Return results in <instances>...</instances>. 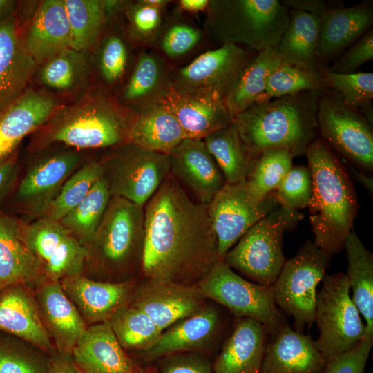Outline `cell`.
<instances>
[{
    "label": "cell",
    "instance_id": "6da1fadb",
    "mask_svg": "<svg viewBox=\"0 0 373 373\" xmlns=\"http://www.w3.org/2000/svg\"><path fill=\"white\" fill-rule=\"evenodd\" d=\"M144 209V277L198 285L220 261L207 205L189 198L170 173Z\"/></svg>",
    "mask_w": 373,
    "mask_h": 373
},
{
    "label": "cell",
    "instance_id": "7a4b0ae2",
    "mask_svg": "<svg viewBox=\"0 0 373 373\" xmlns=\"http://www.w3.org/2000/svg\"><path fill=\"white\" fill-rule=\"evenodd\" d=\"M305 155L312 182L307 207L313 242L332 256L344 248L354 229L358 209L356 194L345 166L320 137L309 144Z\"/></svg>",
    "mask_w": 373,
    "mask_h": 373
},
{
    "label": "cell",
    "instance_id": "3957f363",
    "mask_svg": "<svg viewBox=\"0 0 373 373\" xmlns=\"http://www.w3.org/2000/svg\"><path fill=\"white\" fill-rule=\"evenodd\" d=\"M322 93L307 91L254 104L235 117L252 160L263 151L283 149L305 154L318 137L317 108Z\"/></svg>",
    "mask_w": 373,
    "mask_h": 373
},
{
    "label": "cell",
    "instance_id": "277c9868",
    "mask_svg": "<svg viewBox=\"0 0 373 373\" xmlns=\"http://www.w3.org/2000/svg\"><path fill=\"white\" fill-rule=\"evenodd\" d=\"M135 115L105 93L91 91L73 104L60 106L41 126L40 140L75 149L118 146L128 142Z\"/></svg>",
    "mask_w": 373,
    "mask_h": 373
},
{
    "label": "cell",
    "instance_id": "5b68a950",
    "mask_svg": "<svg viewBox=\"0 0 373 373\" xmlns=\"http://www.w3.org/2000/svg\"><path fill=\"white\" fill-rule=\"evenodd\" d=\"M206 13L204 30L211 39L259 52L276 48L290 9L278 0H209Z\"/></svg>",
    "mask_w": 373,
    "mask_h": 373
},
{
    "label": "cell",
    "instance_id": "8992f818",
    "mask_svg": "<svg viewBox=\"0 0 373 373\" xmlns=\"http://www.w3.org/2000/svg\"><path fill=\"white\" fill-rule=\"evenodd\" d=\"M303 218L298 210L278 205L250 228L222 261L254 283L273 286L286 261L284 233L294 229Z\"/></svg>",
    "mask_w": 373,
    "mask_h": 373
},
{
    "label": "cell",
    "instance_id": "52a82bcc",
    "mask_svg": "<svg viewBox=\"0 0 373 373\" xmlns=\"http://www.w3.org/2000/svg\"><path fill=\"white\" fill-rule=\"evenodd\" d=\"M317 292L315 341L327 363L355 348L367 336L366 326L350 294L346 274L327 275Z\"/></svg>",
    "mask_w": 373,
    "mask_h": 373
},
{
    "label": "cell",
    "instance_id": "ba28073f",
    "mask_svg": "<svg viewBox=\"0 0 373 373\" xmlns=\"http://www.w3.org/2000/svg\"><path fill=\"white\" fill-rule=\"evenodd\" d=\"M144 238V207L111 196L90 244L104 270L123 274L141 267Z\"/></svg>",
    "mask_w": 373,
    "mask_h": 373
},
{
    "label": "cell",
    "instance_id": "9c48e42d",
    "mask_svg": "<svg viewBox=\"0 0 373 373\" xmlns=\"http://www.w3.org/2000/svg\"><path fill=\"white\" fill-rule=\"evenodd\" d=\"M331 256L307 241L285 261L272 286L277 306L293 317L296 331L303 332L314 322L317 287L326 276Z\"/></svg>",
    "mask_w": 373,
    "mask_h": 373
},
{
    "label": "cell",
    "instance_id": "30bf717a",
    "mask_svg": "<svg viewBox=\"0 0 373 373\" xmlns=\"http://www.w3.org/2000/svg\"><path fill=\"white\" fill-rule=\"evenodd\" d=\"M197 285L207 299L225 307L238 318L257 321L271 336L285 324L272 286L245 279L223 261L218 262Z\"/></svg>",
    "mask_w": 373,
    "mask_h": 373
},
{
    "label": "cell",
    "instance_id": "8fae6325",
    "mask_svg": "<svg viewBox=\"0 0 373 373\" xmlns=\"http://www.w3.org/2000/svg\"><path fill=\"white\" fill-rule=\"evenodd\" d=\"M317 123L321 138L344 159L370 173L373 169V131L364 115L348 107L335 91L322 93Z\"/></svg>",
    "mask_w": 373,
    "mask_h": 373
},
{
    "label": "cell",
    "instance_id": "7c38bea8",
    "mask_svg": "<svg viewBox=\"0 0 373 373\" xmlns=\"http://www.w3.org/2000/svg\"><path fill=\"white\" fill-rule=\"evenodd\" d=\"M119 147L102 163L111 195L144 207L171 173L169 155L129 142Z\"/></svg>",
    "mask_w": 373,
    "mask_h": 373
},
{
    "label": "cell",
    "instance_id": "4fadbf2b",
    "mask_svg": "<svg viewBox=\"0 0 373 373\" xmlns=\"http://www.w3.org/2000/svg\"><path fill=\"white\" fill-rule=\"evenodd\" d=\"M257 52L231 44L207 50L173 71L171 93L223 101L240 73Z\"/></svg>",
    "mask_w": 373,
    "mask_h": 373
},
{
    "label": "cell",
    "instance_id": "5bb4252c",
    "mask_svg": "<svg viewBox=\"0 0 373 373\" xmlns=\"http://www.w3.org/2000/svg\"><path fill=\"white\" fill-rule=\"evenodd\" d=\"M278 205L275 191L258 199L251 194L245 180L226 183L207 204L220 260L250 228Z\"/></svg>",
    "mask_w": 373,
    "mask_h": 373
},
{
    "label": "cell",
    "instance_id": "9a60e30c",
    "mask_svg": "<svg viewBox=\"0 0 373 373\" xmlns=\"http://www.w3.org/2000/svg\"><path fill=\"white\" fill-rule=\"evenodd\" d=\"M26 241L51 280L80 275L88 251L59 221L42 216L23 228Z\"/></svg>",
    "mask_w": 373,
    "mask_h": 373
},
{
    "label": "cell",
    "instance_id": "2e32d148",
    "mask_svg": "<svg viewBox=\"0 0 373 373\" xmlns=\"http://www.w3.org/2000/svg\"><path fill=\"white\" fill-rule=\"evenodd\" d=\"M132 297L131 304L146 313L162 332L207 305V298L197 285L157 279H146Z\"/></svg>",
    "mask_w": 373,
    "mask_h": 373
},
{
    "label": "cell",
    "instance_id": "e0dca14e",
    "mask_svg": "<svg viewBox=\"0 0 373 373\" xmlns=\"http://www.w3.org/2000/svg\"><path fill=\"white\" fill-rule=\"evenodd\" d=\"M82 161V155L75 150H61L40 157L21 180L17 189L18 199L30 211L43 216Z\"/></svg>",
    "mask_w": 373,
    "mask_h": 373
},
{
    "label": "cell",
    "instance_id": "ac0fdd59",
    "mask_svg": "<svg viewBox=\"0 0 373 373\" xmlns=\"http://www.w3.org/2000/svg\"><path fill=\"white\" fill-rule=\"evenodd\" d=\"M168 155L171 173L198 202L207 205L226 184L203 140L184 139Z\"/></svg>",
    "mask_w": 373,
    "mask_h": 373
},
{
    "label": "cell",
    "instance_id": "d6986e66",
    "mask_svg": "<svg viewBox=\"0 0 373 373\" xmlns=\"http://www.w3.org/2000/svg\"><path fill=\"white\" fill-rule=\"evenodd\" d=\"M318 17V61L326 69L327 63L372 28L373 3L365 1L350 7L341 3L327 8Z\"/></svg>",
    "mask_w": 373,
    "mask_h": 373
},
{
    "label": "cell",
    "instance_id": "ffe728a7",
    "mask_svg": "<svg viewBox=\"0 0 373 373\" xmlns=\"http://www.w3.org/2000/svg\"><path fill=\"white\" fill-rule=\"evenodd\" d=\"M71 355L81 373H138L140 370L119 344L109 321L87 327Z\"/></svg>",
    "mask_w": 373,
    "mask_h": 373
},
{
    "label": "cell",
    "instance_id": "44dd1931",
    "mask_svg": "<svg viewBox=\"0 0 373 373\" xmlns=\"http://www.w3.org/2000/svg\"><path fill=\"white\" fill-rule=\"evenodd\" d=\"M221 328L217 308L207 305L199 312L176 322L163 331L155 344L143 352L146 361L187 352H204L218 336Z\"/></svg>",
    "mask_w": 373,
    "mask_h": 373
},
{
    "label": "cell",
    "instance_id": "7402d4cb",
    "mask_svg": "<svg viewBox=\"0 0 373 373\" xmlns=\"http://www.w3.org/2000/svg\"><path fill=\"white\" fill-rule=\"evenodd\" d=\"M326 365L309 335L284 324L267 345L261 373H324Z\"/></svg>",
    "mask_w": 373,
    "mask_h": 373
},
{
    "label": "cell",
    "instance_id": "603a6c76",
    "mask_svg": "<svg viewBox=\"0 0 373 373\" xmlns=\"http://www.w3.org/2000/svg\"><path fill=\"white\" fill-rule=\"evenodd\" d=\"M60 106L51 94L28 88L0 115V163L28 134L39 129Z\"/></svg>",
    "mask_w": 373,
    "mask_h": 373
},
{
    "label": "cell",
    "instance_id": "cb8c5ba5",
    "mask_svg": "<svg viewBox=\"0 0 373 373\" xmlns=\"http://www.w3.org/2000/svg\"><path fill=\"white\" fill-rule=\"evenodd\" d=\"M173 73L162 56L142 51L123 88L121 104L135 114L160 104L171 93Z\"/></svg>",
    "mask_w": 373,
    "mask_h": 373
},
{
    "label": "cell",
    "instance_id": "d4e9b609",
    "mask_svg": "<svg viewBox=\"0 0 373 373\" xmlns=\"http://www.w3.org/2000/svg\"><path fill=\"white\" fill-rule=\"evenodd\" d=\"M37 65L23 45L14 16L0 23V115L29 88Z\"/></svg>",
    "mask_w": 373,
    "mask_h": 373
},
{
    "label": "cell",
    "instance_id": "484cf974",
    "mask_svg": "<svg viewBox=\"0 0 373 373\" xmlns=\"http://www.w3.org/2000/svg\"><path fill=\"white\" fill-rule=\"evenodd\" d=\"M61 285L83 318L90 323L108 321L133 294L129 282L95 281L80 275L65 278Z\"/></svg>",
    "mask_w": 373,
    "mask_h": 373
},
{
    "label": "cell",
    "instance_id": "4316f807",
    "mask_svg": "<svg viewBox=\"0 0 373 373\" xmlns=\"http://www.w3.org/2000/svg\"><path fill=\"white\" fill-rule=\"evenodd\" d=\"M267 334L257 321L238 318L212 363L213 373H261Z\"/></svg>",
    "mask_w": 373,
    "mask_h": 373
},
{
    "label": "cell",
    "instance_id": "83f0119b",
    "mask_svg": "<svg viewBox=\"0 0 373 373\" xmlns=\"http://www.w3.org/2000/svg\"><path fill=\"white\" fill-rule=\"evenodd\" d=\"M22 40L37 64L70 48V31L64 0L41 1Z\"/></svg>",
    "mask_w": 373,
    "mask_h": 373
},
{
    "label": "cell",
    "instance_id": "f1b7e54d",
    "mask_svg": "<svg viewBox=\"0 0 373 373\" xmlns=\"http://www.w3.org/2000/svg\"><path fill=\"white\" fill-rule=\"evenodd\" d=\"M38 301L42 321L59 352L71 353L87 328L77 308L58 281L50 280L42 285Z\"/></svg>",
    "mask_w": 373,
    "mask_h": 373
},
{
    "label": "cell",
    "instance_id": "f546056e",
    "mask_svg": "<svg viewBox=\"0 0 373 373\" xmlns=\"http://www.w3.org/2000/svg\"><path fill=\"white\" fill-rule=\"evenodd\" d=\"M175 116L185 139L203 140L234 122L222 101L170 93L161 102Z\"/></svg>",
    "mask_w": 373,
    "mask_h": 373
},
{
    "label": "cell",
    "instance_id": "4dcf8cb0",
    "mask_svg": "<svg viewBox=\"0 0 373 373\" xmlns=\"http://www.w3.org/2000/svg\"><path fill=\"white\" fill-rule=\"evenodd\" d=\"M42 271L26 241L23 229L0 213V291L32 282Z\"/></svg>",
    "mask_w": 373,
    "mask_h": 373
},
{
    "label": "cell",
    "instance_id": "1f68e13d",
    "mask_svg": "<svg viewBox=\"0 0 373 373\" xmlns=\"http://www.w3.org/2000/svg\"><path fill=\"white\" fill-rule=\"evenodd\" d=\"M0 329L45 351L51 349L50 335L30 296L19 285L0 295Z\"/></svg>",
    "mask_w": 373,
    "mask_h": 373
},
{
    "label": "cell",
    "instance_id": "d6a6232c",
    "mask_svg": "<svg viewBox=\"0 0 373 373\" xmlns=\"http://www.w3.org/2000/svg\"><path fill=\"white\" fill-rule=\"evenodd\" d=\"M319 17L301 10H290L288 25L276 50L282 61L311 70H324L318 61Z\"/></svg>",
    "mask_w": 373,
    "mask_h": 373
},
{
    "label": "cell",
    "instance_id": "836d02e7",
    "mask_svg": "<svg viewBox=\"0 0 373 373\" xmlns=\"http://www.w3.org/2000/svg\"><path fill=\"white\" fill-rule=\"evenodd\" d=\"M184 139L179 122L162 103L135 114L128 134V142L166 154Z\"/></svg>",
    "mask_w": 373,
    "mask_h": 373
},
{
    "label": "cell",
    "instance_id": "e575fe53",
    "mask_svg": "<svg viewBox=\"0 0 373 373\" xmlns=\"http://www.w3.org/2000/svg\"><path fill=\"white\" fill-rule=\"evenodd\" d=\"M282 62L276 48H271L257 52L246 65L222 101L234 119L254 104L266 101L267 79Z\"/></svg>",
    "mask_w": 373,
    "mask_h": 373
},
{
    "label": "cell",
    "instance_id": "d590c367",
    "mask_svg": "<svg viewBox=\"0 0 373 373\" xmlns=\"http://www.w3.org/2000/svg\"><path fill=\"white\" fill-rule=\"evenodd\" d=\"M344 248L352 299L365 321L367 336L373 337V255L354 229L348 234Z\"/></svg>",
    "mask_w": 373,
    "mask_h": 373
},
{
    "label": "cell",
    "instance_id": "8d00e7d4",
    "mask_svg": "<svg viewBox=\"0 0 373 373\" xmlns=\"http://www.w3.org/2000/svg\"><path fill=\"white\" fill-rule=\"evenodd\" d=\"M205 146L222 171L226 183L245 180L254 161L233 122L203 139Z\"/></svg>",
    "mask_w": 373,
    "mask_h": 373
},
{
    "label": "cell",
    "instance_id": "74e56055",
    "mask_svg": "<svg viewBox=\"0 0 373 373\" xmlns=\"http://www.w3.org/2000/svg\"><path fill=\"white\" fill-rule=\"evenodd\" d=\"M41 64L39 82L57 92L75 90L88 79L89 64L84 52L68 48Z\"/></svg>",
    "mask_w": 373,
    "mask_h": 373
},
{
    "label": "cell",
    "instance_id": "f35d334b",
    "mask_svg": "<svg viewBox=\"0 0 373 373\" xmlns=\"http://www.w3.org/2000/svg\"><path fill=\"white\" fill-rule=\"evenodd\" d=\"M70 31V48L86 52L97 43L106 17L104 0H64Z\"/></svg>",
    "mask_w": 373,
    "mask_h": 373
},
{
    "label": "cell",
    "instance_id": "ab89813d",
    "mask_svg": "<svg viewBox=\"0 0 373 373\" xmlns=\"http://www.w3.org/2000/svg\"><path fill=\"white\" fill-rule=\"evenodd\" d=\"M111 198L104 175L86 197L59 221L82 245L90 243Z\"/></svg>",
    "mask_w": 373,
    "mask_h": 373
},
{
    "label": "cell",
    "instance_id": "60d3db41",
    "mask_svg": "<svg viewBox=\"0 0 373 373\" xmlns=\"http://www.w3.org/2000/svg\"><path fill=\"white\" fill-rule=\"evenodd\" d=\"M108 321L124 350L145 352L155 344L162 332L146 313L132 304L121 307Z\"/></svg>",
    "mask_w": 373,
    "mask_h": 373
},
{
    "label": "cell",
    "instance_id": "b9f144b4",
    "mask_svg": "<svg viewBox=\"0 0 373 373\" xmlns=\"http://www.w3.org/2000/svg\"><path fill=\"white\" fill-rule=\"evenodd\" d=\"M294 156L283 149H268L254 162L245 179L253 195L262 199L274 192L293 166Z\"/></svg>",
    "mask_w": 373,
    "mask_h": 373
},
{
    "label": "cell",
    "instance_id": "7bdbcfd3",
    "mask_svg": "<svg viewBox=\"0 0 373 373\" xmlns=\"http://www.w3.org/2000/svg\"><path fill=\"white\" fill-rule=\"evenodd\" d=\"M104 172L102 163L96 160L82 164L64 182L43 216L60 221L86 197Z\"/></svg>",
    "mask_w": 373,
    "mask_h": 373
},
{
    "label": "cell",
    "instance_id": "ee69618b",
    "mask_svg": "<svg viewBox=\"0 0 373 373\" xmlns=\"http://www.w3.org/2000/svg\"><path fill=\"white\" fill-rule=\"evenodd\" d=\"M325 70L303 69L283 61L267 79L266 101L303 92H325L328 90Z\"/></svg>",
    "mask_w": 373,
    "mask_h": 373
},
{
    "label": "cell",
    "instance_id": "f6af8a7d",
    "mask_svg": "<svg viewBox=\"0 0 373 373\" xmlns=\"http://www.w3.org/2000/svg\"><path fill=\"white\" fill-rule=\"evenodd\" d=\"M324 76L328 89L337 93L350 108L360 111L373 124V73H336L326 69Z\"/></svg>",
    "mask_w": 373,
    "mask_h": 373
},
{
    "label": "cell",
    "instance_id": "bcb514c9",
    "mask_svg": "<svg viewBox=\"0 0 373 373\" xmlns=\"http://www.w3.org/2000/svg\"><path fill=\"white\" fill-rule=\"evenodd\" d=\"M124 10L131 41L142 46H156L164 27V10L151 6L143 0L127 3Z\"/></svg>",
    "mask_w": 373,
    "mask_h": 373
},
{
    "label": "cell",
    "instance_id": "7dc6e473",
    "mask_svg": "<svg viewBox=\"0 0 373 373\" xmlns=\"http://www.w3.org/2000/svg\"><path fill=\"white\" fill-rule=\"evenodd\" d=\"M130 56L128 43L120 33L105 37L99 51L98 68L106 84L113 86L121 82L128 71Z\"/></svg>",
    "mask_w": 373,
    "mask_h": 373
},
{
    "label": "cell",
    "instance_id": "c3c4849f",
    "mask_svg": "<svg viewBox=\"0 0 373 373\" xmlns=\"http://www.w3.org/2000/svg\"><path fill=\"white\" fill-rule=\"evenodd\" d=\"M312 182L308 166H292L275 191L278 204L298 210L305 208L312 195Z\"/></svg>",
    "mask_w": 373,
    "mask_h": 373
},
{
    "label": "cell",
    "instance_id": "681fc988",
    "mask_svg": "<svg viewBox=\"0 0 373 373\" xmlns=\"http://www.w3.org/2000/svg\"><path fill=\"white\" fill-rule=\"evenodd\" d=\"M202 36L201 31L195 26L185 22H175L163 28L156 46L166 57L176 59L191 52Z\"/></svg>",
    "mask_w": 373,
    "mask_h": 373
},
{
    "label": "cell",
    "instance_id": "f907efd6",
    "mask_svg": "<svg viewBox=\"0 0 373 373\" xmlns=\"http://www.w3.org/2000/svg\"><path fill=\"white\" fill-rule=\"evenodd\" d=\"M50 362L35 352L0 343V373H46Z\"/></svg>",
    "mask_w": 373,
    "mask_h": 373
},
{
    "label": "cell",
    "instance_id": "816d5d0a",
    "mask_svg": "<svg viewBox=\"0 0 373 373\" xmlns=\"http://www.w3.org/2000/svg\"><path fill=\"white\" fill-rule=\"evenodd\" d=\"M157 360V373H213L209 356L201 352L172 354Z\"/></svg>",
    "mask_w": 373,
    "mask_h": 373
},
{
    "label": "cell",
    "instance_id": "f5cc1de1",
    "mask_svg": "<svg viewBox=\"0 0 373 373\" xmlns=\"http://www.w3.org/2000/svg\"><path fill=\"white\" fill-rule=\"evenodd\" d=\"M373 59V29L366 32L350 46L347 51L327 69L343 74L356 73L357 69Z\"/></svg>",
    "mask_w": 373,
    "mask_h": 373
},
{
    "label": "cell",
    "instance_id": "db71d44e",
    "mask_svg": "<svg viewBox=\"0 0 373 373\" xmlns=\"http://www.w3.org/2000/svg\"><path fill=\"white\" fill-rule=\"evenodd\" d=\"M373 337L365 338L353 350L327 363L324 373H364Z\"/></svg>",
    "mask_w": 373,
    "mask_h": 373
},
{
    "label": "cell",
    "instance_id": "11a10c76",
    "mask_svg": "<svg viewBox=\"0 0 373 373\" xmlns=\"http://www.w3.org/2000/svg\"><path fill=\"white\" fill-rule=\"evenodd\" d=\"M283 4L290 10H298L313 14L319 17L327 8L341 4L336 2L332 3L329 1L321 0H283Z\"/></svg>",
    "mask_w": 373,
    "mask_h": 373
},
{
    "label": "cell",
    "instance_id": "9f6ffc18",
    "mask_svg": "<svg viewBox=\"0 0 373 373\" xmlns=\"http://www.w3.org/2000/svg\"><path fill=\"white\" fill-rule=\"evenodd\" d=\"M46 373H81L72 358L71 353L59 352L51 358Z\"/></svg>",
    "mask_w": 373,
    "mask_h": 373
},
{
    "label": "cell",
    "instance_id": "6f0895ef",
    "mask_svg": "<svg viewBox=\"0 0 373 373\" xmlns=\"http://www.w3.org/2000/svg\"><path fill=\"white\" fill-rule=\"evenodd\" d=\"M15 171V163L6 160L0 163V194L12 180Z\"/></svg>",
    "mask_w": 373,
    "mask_h": 373
},
{
    "label": "cell",
    "instance_id": "680465c9",
    "mask_svg": "<svg viewBox=\"0 0 373 373\" xmlns=\"http://www.w3.org/2000/svg\"><path fill=\"white\" fill-rule=\"evenodd\" d=\"M209 0H180L178 7L180 10L189 12L206 11Z\"/></svg>",
    "mask_w": 373,
    "mask_h": 373
},
{
    "label": "cell",
    "instance_id": "91938a15",
    "mask_svg": "<svg viewBox=\"0 0 373 373\" xmlns=\"http://www.w3.org/2000/svg\"><path fill=\"white\" fill-rule=\"evenodd\" d=\"M18 3L13 0H0V23L13 17Z\"/></svg>",
    "mask_w": 373,
    "mask_h": 373
},
{
    "label": "cell",
    "instance_id": "94428289",
    "mask_svg": "<svg viewBox=\"0 0 373 373\" xmlns=\"http://www.w3.org/2000/svg\"><path fill=\"white\" fill-rule=\"evenodd\" d=\"M352 172L353 175L355 177V179L361 184L363 186L365 187L371 193L373 191V180L372 178L366 174H364L363 172L355 171L352 169Z\"/></svg>",
    "mask_w": 373,
    "mask_h": 373
},
{
    "label": "cell",
    "instance_id": "6125c7cd",
    "mask_svg": "<svg viewBox=\"0 0 373 373\" xmlns=\"http://www.w3.org/2000/svg\"><path fill=\"white\" fill-rule=\"evenodd\" d=\"M146 4L164 11L165 8L171 2L169 0H143Z\"/></svg>",
    "mask_w": 373,
    "mask_h": 373
},
{
    "label": "cell",
    "instance_id": "be15d7a7",
    "mask_svg": "<svg viewBox=\"0 0 373 373\" xmlns=\"http://www.w3.org/2000/svg\"><path fill=\"white\" fill-rule=\"evenodd\" d=\"M138 373H155V372L149 368H146V369L140 368Z\"/></svg>",
    "mask_w": 373,
    "mask_h": 373
}]
</instances>
